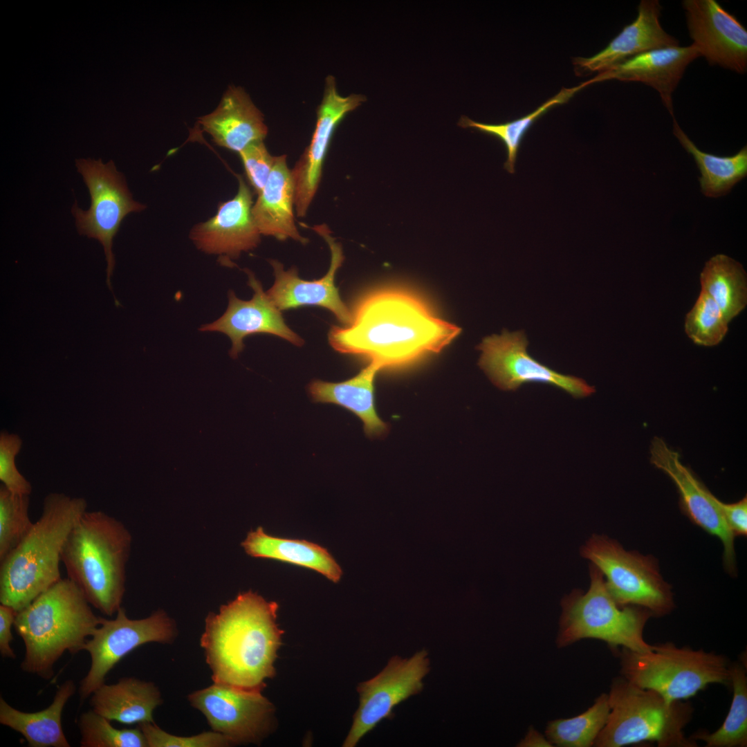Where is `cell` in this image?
Masks as SVG:
<instances>
[{
  "mask_svg": "<svg viewBox=\"0 0 747 747\" xmlns=\"http://www.w3.org/2000/svg\"><path fill=\"white\" fill-rule=\"evenodd\" d=\"M351 311L350 324L331 327L329 342L335 351L363 357L380 370L403 368L439 353L461 331L419 296L394 286L371 290Z\"/></svg>",
  "mask_w": 747,
  "mask_h": 747,
  "instance_id": "6da1fadb",
  "label": "cell"
},
{
  "mask_svg": "<svg viewBox=\"0 0 747 747\" xmlns=\"http://www.w3.org/2000/svg\"><path fill=\"white\" fill-rule=\"evenodd\" d=\"M278 608L248 591L207 616L201 646L213 682L262 690L265 680L275 676L284 633L277 623Z\"/></svg>",
  "mask_w": 747,
  "mask_h": 747,
  "instance_id": "7a4b0ae2",
  "label": "cell"
},
{
  "mask_svg": "<svg viewBox=\"0 0 747 747\" xmlns=\"http://www.w3.org/2000/svg\"><path fill=\"white\" fill-rule=\"evenodd\" d=\"M100 620L80 589L61 578L17 611L13 627L25 647L21 669L52 679L55 663L65 652L84 650Z\"/></svg>",
  "mask_w": 747,
  "mask_h": 747,
  "instance_id": "3957f363",
  "label": "cell"
},
{
  "mask_svg": "<svg viewBox=\"0 0 747 747\" xmlns=\"http://www.w3.org/2000/svg\"><path fill=\"white\" fill-rule=\"evenodd\" d=\"M82 497L53 492L19 544L0 561V602L18 611L61 578L59 564L66 538L86 510Z\"/></svg>",
  "mask_w": 747,
  "mask_h": 747,
  "instance_id": "277c9868",
  "label": "cell"
},
{
  "mask_svg": "<svg viewBox=\"0 0 747 747\" xmlns=\"http://www.w3.org/2000/svg\"><path fill=\"white\" fill-rule=\"evenodd\" d=\"M130 533L115 517L86 510L71 530L62 552L68 578L89 604L107 616L121 607Z\"/></svg>",
  "mask_w": 747,
  "mask_h": 747,
  "instance_id": "5b68a950",
  "label": "cell"
},
{
  "mask_svg": "<svg viewBox=\"0 0 747 747\" xmlns=\"http://www.w3.org/2000/svg\"><path fill=\"white\" fill-rule=\"evenodd\" d=\"M607 723L593 746L622 747L645 741L659 747H695L683 729L694 708L688 701H667L656 692L640 688L622 676L614 679Z\"/></svg>",
  "mask_w": 747,
  "mask_h": 747,
  "instance_id": "8992f818",
  "label": "cell"
},
{
  "mask_svg": "<svg viewBox=\"0 0 747 747\" xmlns=\"http://www.w3.org/2000/svg\"><path fill=\"white\" fill-rule=\"evenodd\" d=\"M589 575L587 592L574 589L561 601L557 646L564 647L582 639L593 638L612 649L620 647L637 652L651 649L652 645L645 640L643 631L652 614L642 607L618 605L602 572L593 564Z\"/></svg>",
  "mask_w": 747,
  "mask_h": 747,
  "instance_id": "52a82bcc",
  "label": "cell"
},
{
  "mask_svg": "<svg viewBox=\"0 0 747 747\" xmlns=\"http://www.w3.org/2000/svg\"><path fill=\"white\" fill-rule=\"evenodd\" d=\"M619 656L623 678L670 702L685 701L710 684L730 685L731 666L714 652L665 643L643 652L622 648Z\"/></svg>",
  "mask_w": 747,
  "mask_h": 747,
  "instance_id": "ba28073f",
  "label": "cell"
},
{
  "mask_svg": "<svg viewBox=\"0 0 747 747\" xmlns=\"http://www.w3.org/2000/svg\"><path fill=\"white\" fill-rule=\"evenodd\" d=\"M580 553L602 572L609 593L620 606L642 607L658 617L674 609L672 587L663 578L654 556L626 551L616 540L596 534Z\"/></svg>",
  "mask_w": 747,
  "mask_h": 747,
  "instance_id": "9c48e42d",
  "label": "cell"
},
{
  "mask_svg": "<svg viewBox=\"0 0 747 747\" xmlns=\"http://www.w3.org/2000/svg\"><path fill=\"white\" fill-rule=\"evenodd\" d=\"M75 165L89 189L91 206L83 210L75 201L71 212L79 234L98 239L102 245L107 263V284L112 291L113 239L124 218L131 212L143 210L146 205L133 199L124 175L117 170L113 160L104 164L101 159L81 158L75 160Z\"/></svg>",
  "mask_w": 747,
  "mask_h": 747,
  "instance_id": "30bf717a",
  "label": "cell"
},
{
  "mask_svg": "<svg viewBox=\"0 0 747 747\" xmlns=\"http://www.w3.org/2000/svg\"><path fill=\"white\" fill-rule=\"evenodd\" d=\"M176 635L175 623L163 610L133 620L121 607L113 619L100 617L98 627L84 647L90 656L91 665L80 682V701L104 684L109 672L129 652L148 643H172Z\"/></svg>",
  "mask_w": 747,
  "mask_h": 747,
  "instance_id": "8fae6325",
  "label": "cell"
},
{
  "mask_svg": "<svg viewBox=\"0 0 747 747\" xmlns=\"http://www.w3.org/2000/svg\"><path fill=\"white\" fill-rule=\"evenodd\" d=\"M261 691L213 682L187 699L231 745L257 744L275 726V707Z\"/></svg>",
  "mask_w": 747,
  "mask_h": 747,
  "instance_id": "7c38bea8",
  "label": "cell"
},
{
  "mask_svg": "<svg viewBox=\"0 0 747 747\" xmlns=\"http://www.w3.org/2000/svg\"><path fill=\"white\" fill-rule=\"evenodd\" d=\"M430 671L428 652L422 649L408 658L392 656L376 676L360 683L358 708L342 746H356L383 719L394 718L395 707L422 692Z\"/></svg>",
  "mask_w": 747,
  "mask_h": 747,
  "instance_id": "4fadbf2b",
  "label": "cell"
},
{
  "mask_svg": "<svg viewBox=\"0 0 747 747\" xmlns=\"http://www.w3.org/2000/svg\"><path fill=\"white\" fill-rule=\"evenodd\" d=\"M523 331H503L483 339L479 365L492 382L501 389L516 390L526 383H544L556 387L575 398L591 396L596 389L583 379L557 372L529 355Z\"/></svg>",
  "mask_w": 747,
  "mask_h": 747,
  "instance_id": "5bb4252c",
  "label": "cell"
},
{
  "mask_svg": "<svg viewBox=\"0 0 747 747\" xmlns=\"http://www.w3.org/2000/svg\"><path fill=\"white\" fill-rule=\"evenodd\" d=\"M650 463L674 482L680 496V506L695 525L717 537L723 546V562L726 571L736 573L735 536L728 527L712 495L681 461L679 452L655 436L650 445Z\"/></svg>",
  "mask_w": 747,
  "mask_h": 747,
  "instance_id": "9a60e30c",
  "label": "cell"
},
{
  "mask_svg": "<svg viewBox=\"0 0 747 747\" xmlns=\"http://www.w3.org/2000/svg\"><path fill=\"white\" fill-rule=\"evenodd\" d=\"M692 45L710 65L738 73L747 68V30L715 0H684Z\"/></svg>",
  "mask_w": 747,
  "mask_h": 747,
  "instance_id": "2e32d148",
  "label": "cell"
},
{
  "mask_svg": "<svg viewBox=\"0 0 747 747\" xmlns=\"http://www.w3.org/2000/svg\"><path fill=\"white\" fill-rule=\"evenodd\" d=\"M237 178L239 187L235 196L220 202L216 214L194 225L190 234L198 249L219 256L222 263L229 266L242 252L257 248L261 235L252 215V192L241 176Z\"/></svg>",
  "mask_w": 747,
  "mask_h": 747,
  "instance_id": "e0dca14e",
  "label": "cell"
},
{
  "mask_svg": "<svg viewBox=\"0 0 747 747\" xmlns=\"http://www.w3.org/2000/svg\"><path fill=\"white\" fill-rule=\"evenodd\" d=\"M365 100L366 97L360 94L341 95L335 78L331 75L326 77L311 142L291 170L295 185V210L298 216L306 215L317 192L324 160L335 128L348 113Z\"/></svg>",
  "mask_w": 747,
  "mask_h": 747,
  "instance_id": "ac0fdd59",
  "label": "cell"
},
{
  "mask_svg": "<svg viewBox=\"0 0 747 747\" xmlns=\"http://www.w3.org/2000/svg\"><path fill=\"white\" fill-rule=\"evenodd\" d=\"M313 229L326 242L330 250L331 261L326 274L319 279H302L295 268L286 270L282 263L271 259L269 263L273 269L275 281L266 294L281 311L302 306H321L332 312L340 322L348 325L352 319L351 311L341 299L335 285V274L344 259L342 247L331 236L326 225H316Z\"/></svg>",
  "mask_w": 747,
  "mask_h": 747,
  "instance_id": "d6986e66",
  "label": "cell"
},
{
  "mask_svg": "<svg viewBox=\"0 0 747 747\" xmlns=\"http://www.w3.org/2000/svg\"><path fill=\"white\" fill-rule=\"evenodd\" d=\"M244 271L248 276V285L254 293L252 297L243 300L230 290L225 313L215 321L202 325L199 330L226 335L232 342L230 355L233 358H237L243 351V340L251 334H272L296 346L303 345L304 340L287 326L281 311L264 291L254 273L248 269Z\"/></svg>",
  "mask_w": 747,
  "mask_h": 747,
  "instance_id": "ffe728a7",
  "label": "cell"
},
{
  "mask_svg": "<svg viewBox=\"0 0 747 747\" xmlns=\"http://www.w3.org/2000/svg\"><path fill=\"white\" fill-rule=\"evenodd\" d=\"M661 9L658 0H641L634 21L625 26L601 51L589 57H578L574 64L583 71L600 73L639 54L679 46V40L661 26Z\"/></svg>",
  "mask_w": 747,
  "mask_h": 747,
  "instance_id": "44dd1931",
  "label": "cell"
},
{
  "mask_svg": "<svg viewBox=\"0 0 747 747\" xmlns=\"http://www.w3.org/2000/svg\"><path fill=\"white\" fill-rule=\"evenodd\" d=\"M700 57L696 48L673 46L649 50L636 55L594 77L596 82L609 80L642 82L656 90L672 117V95L687 66Z\"/></svg>",
  "mask_w": 747,
  "mask_h": 747,
  "instance_id": "7402d4cb",
  "label": "cell"
},
{
  "mask_svg": "<svg viewBox=\"0 0 747 747\" xmlns=\"http://www.w3.org/2000/svg\"><path fill=\"white\" fill-rule=\"evenodd\" d=\"M198 122L217 145L238 154L268 133L262 113L240 86H230L217 107Z\"/></svg>",
  "mask_w": 747,
  "mask_h": 747,
  "instance_id": "603a6c76",
  "label": "cell"
},
{
  "mask_svg": "<svg viewBox=\"0 0 747 747\" xmlns=\"http://www.w3.org/2000/svg\"><path fill=\"white\" fill-rule=\"evenodd\" d=\"M294 209L295 185L286 156H276L269 178L252 207V218L261 235L305 244L308 239L296 227Z\"/></svg>",
  "mask_w": 747,
  "mask_h": 747,
  "instance_id": "cb8c5ba5",
  "label": "cell"
},
{
  "mask_svg": "<svg viewBox=\"0 0 747 747\" xmlns=\"http://www.w3.org/2000/svg\"><path fill=\"white\" fill-rule=\"evenodd\" d=\"M163 702L157 686L135 677L104 683L91 695V709L110 721L124 724L154 722V710Z\"/></svg>",
  "mask_w": 747,
  "mask_h": 747,
  "instance_id": "d4e9b609",
  "label": "cell"
},
{
  "mask_svg": "<svg viewBox=\"0 0 747 747\" xmlns=\"http://www.w3.org/2000/svg\"><path fill=\"white\" fill-rule=\"evenodd\" d=\"M380 369L369 363L354 377L340 382L320 380L312 381L308 391L316 403L340 405L362 421L365 434L379 437L388 430L387 425L378 416L374 405V378Z\"/></svg>",
  "mask_w": 747,
  "mask_h": 747,
  "instance_id": "484cf974",
  "label": "cell"
},
{
  "mask_svg": "<svg viewBox=\"0 0 747 747\" xmlns=\"http://www.w3.org/2000/svg\"><path fill=\"white\" fill-rule=\"evenodd\" d=\"M252 557L275 560L313 570L338 583L342 570L328 550L305 540L288 539L268 535L261 527L248 533L241 543Z\"/></svg>",
  "mask_w": 747,
  "mask_h": 747,
  "instance_id": "4316f807",
  "label": "cell"
},
{
  "mask_svg": "<svg viewBox=\"0 0 747 747\" xmlns=\"http://www.w3.org/2000/svg\"><path fill=\"white\" fill-rule=\"evenodd\" d=\"M76 691L71 679L57 688L52 703L34 712L19 710L0 697V723L24 736L30 747H70L62 726L64 706Z\"/></svg>",
  "mask_w": 747,
  "mask_h": 747,
  "instance_id": "83f0119b",
  "label": "cell"
},
{
  "mask_svg": "<svg viewBox=\"0 0 747 747\" xmlns=\"http://www.w3.org/2000/svg\"><path fill=\"white\" fill-rule=\"evenodd\" d=\"M673 118V133L686 151L691 154L701 172V192L707 197L718 198L728 194L746 176L747 147L730 156H719L700 150Z\"/></svg>",
  "mask_w": 747,
  "mask_h": 747,
  "instance_id": "f1b7e54d",
  "label": "cell"
},
{
  "mask_svg": "<svg viewBox=\"0 0 747 747\" xmlns=\"http://www.w3.org/2000/svg\"><path fill=\"white\" fill-rule=\"evenodd\" d=\"M701 290L708 294L729 322L747 304V277L742 265L718 254L711 257L700 274Z\"/></svg>",
  "mask_w": 747,
  "mask_h": 747,
  "instance_id": "f546056e",
  "label": "cell"
},
{
  "mask_svg": "<svg viewBox=\"0 0 747 747\" xmlns=\"http://www.w3.org/2000/svg\"><path fill=\"white\" fill-rule=\"evenodd\" d=\"M590 80L572 88H563L557 94L548 100L534 111L515 120L501 124H486L473 121L467 116H462L458 125L463 128H473L500 139L507 151V160L504 163V168L508 172L514 174L520 144L535 121L551 107L566 102L578 91L591 84Z\"/></svg>",
  "mask_w": 747,
  "mask_h": 747,
  "instance_id": "4dcf8cb0",
  "label": "cell"
},
{
  "mask_svg": "<svg viewBox=\"0 0 747 747\" xmlns=\"http://www.w3.org/2000/svg\"><path fill=\"white\" fill-rule=\"evenodd\" d=\"M609 714L607 694H600L584 712L548 723L545 736L560 747H590L605 726Z\"/></svg>",
  "mask_w": 747,
  "mask_h": 747,
  "instance_id": "1f68e13d",
  "label": "cell"
},
{
  "mask_svg": "<svg viewBox=\"0 0 747 747\" xmlns=\"http://www.w3.org/2000/svg\"><path fill=\"white\" fill-rule=\"evenodd\" d=\"M732 699L729 712L721 727L710 733L700 731L691 737L706 747H746L747 746V676L744 667H730Z\"/></svg>",
  "mask_w": 747,
  "mask_h": 747,
  "instance_id": "d6a6232c",
  "label": "cell"
},
{
  "mask_svg": "<svg viewBox=\"0 0 747 747\" xmlns=\"http://www.w3.org/2000/svg\"><path fill=\"white\" fill-rule=\"evenodd\" d=\"M110 720L93 709L82 712L77 720L81 747H148L145 735L136 728L118 729Z\"/></svg>",
  "mask_w": 747,
  "mask_h": 747,
  "instance_id": "836d02e7",
  "label": "cell"
},
{
  "mask_svg": "<svg viewBox=\"0 0 747 747\" xmlns=\"http://www.w3.org/2000/svg\"><path fill=\"white\" fill-rule=\"evenodd\" d=\"M728 322L712 297L701 290L692 309L687 314L685 331L698 345L712 347L719 344L728 330Z\"/></svg>",
  "mask_w": 747,
  "mask_h": 747,
  "instance_id": "e575fe53",
  "label": "cell"
},
{
  "mask_svg": "<svg viewBox=\"0 0 747 747\" xmlns=\"http://www.w3.org/2000/svg\"><path fill=\"white\" fill-rule=\"evenodd\" d=\"M29 497L0 487V561L14 549L31 528Z\"/></svg>",
  "mask_w": 747,
  "mask_h": 747,
  "instance_id": "d590c367",
  "label": "cell"
},
{
  "mask_svg": "<svg viewBox=\"0 0 747 747\" xmlns=\"http://www.w3.org/2000/svg\"><path fill=\"white\" fill-rule=\"evenodd\" d=\"M138 726L142 731L148 747H226L232 746L223 735L215 731L204 732L190 737L171 735L154 722H143Z\"/></svg>",
  "mask_w": 747,
  "mask_h": 747,
  "instance_id": "8d00e7d4",
  "label": "cell"
},
{
  "mask_svg": "<svg viewBox=\"0 0 747 747\" xmlns=\"http://www.w3.org/2000/svg\"><path fill=\"white\" fill-rule=\"evenodd\" d=\"M22 441L15 434L1 432L0 434V480L12 492L28 495L32 492L30 482L19 472L15 456L21 450Z\"/></svg>",
  "mask_w": 747,
  "mask_h": 747,
  "instance_id": "74e56055",
  "label": "cell"
},
{
  "mask_svg": "<svg viewBox=\"0 0 747 747\" xmlns=\"http://www.w3.org/2000/svg\"><path fill=\"white\" fill-rule=\"evenodd\" d=\"M239 155L250 185L258 195L269 178L276 156H273L268 152L264 141L250 144Z\"/></svg>",
  "mask_w": 747,
  "mask_h": 747,
  "instance_id": "f35d334b",
  "label": "cell"
},
{
  "mask_svg": "<svg viewBox=\"0 0 747 747\" xmlns=\"http://www.w3.org/2000/svg\"><path fill=\"white\" fill-rule=\"evenodd\" d=\"M714 501L728 527L736 536L747 534V498L744 497L737 502L726 504L714 496Z\"/></svg>",
  "mask_w": 747,
  "mask_h": 747,
  "instance_id": "ab89813d",
  "label": "cell"
},
{
  "mask_svg": "<svg viewBox=\"0 0 747 747\" xmlns=\"http://www.w3.org/2000/svg\"><path fill=\"white\" fill-rule=\"evenodd\" d=\"M17 611L12 607L0 605V654L3 658H15L16 654L10 646L13 640L12 627Z\"/></svg>",
  "mask_w": 747,
  "mask_h": 747,
  "instance_id": "60d3db41",
  "label": "cell"
},
{
  "mask_svg": "<svg viewBox=\"0 0 747 747\" xmlns=\"http://www.w3.org/2000/svg\"><path fill=\"white\" fill-rule=\"evenodd\" d=\"M517 746L552 747L553 746L546 736H544L534 728H529L524 737L520 740Z\"/></svg>",
  "mask_w": 747,
  "mask_h": 747,
  "instance_id": "b9f144b4",
  "label": "cell"
}]
</instances>
